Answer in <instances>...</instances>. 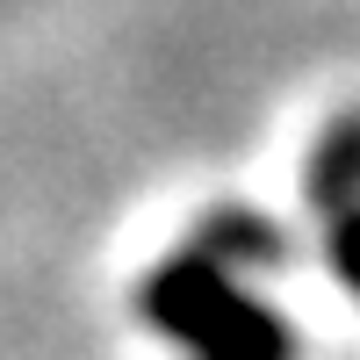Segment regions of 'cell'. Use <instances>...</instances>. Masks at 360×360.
I'll use <instances>...</instances> for the list:
<instances>
[{"instance_id": "1", "label": "cell", "mask_w": 360, "mask_h": 360, "mask_svg": "<svg viewBox=\"0 0 360 360\" xmlns=\"http://www.w3.org/2000/svg\"><path fill=\"white\" fill-rule=\"evenodd\" d=\"M144 310H152L166 332L195 339L202 360H288V324L274 310H259L252 295H238L209 259L159 266L152 288H144Z\"/></svg>"}, {"instance_id": "2", "label": "cell", "mask_w": 360, "mask_h": 360, "mask_svg": "<svg viewBox=\"0 0 360 360\" xmlns=\"http://www.w3.org/2000/svg\"><path fill=\"white\" fill-rule=\"evenodd\" d=\"M332 259H339V274H346V281H353V295H360V217H346V224H339Z\"/></svg>"}]
</instances>
